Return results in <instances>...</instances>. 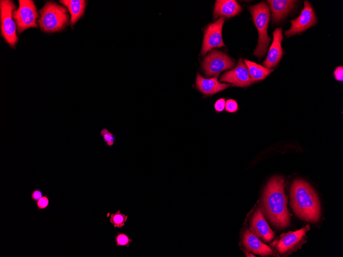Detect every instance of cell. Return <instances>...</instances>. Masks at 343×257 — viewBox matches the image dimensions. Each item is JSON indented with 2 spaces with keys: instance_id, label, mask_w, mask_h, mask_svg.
I'll return each instance as SVG.
<instances>
[{
  "instance_id": "obj_1",
  "label": "cell",
  "mask_w": 343,
  "mask_h": 257,
  "mask_svg": "<svg viewBox=\"0 0 343 257\" xmlns=\"http://www.w3.org/2000/svg\"><path fill=\"white\" fill-rule=\"evenodd\" d=\"M284 187V180L282 177H272L267 183L262 198V212L270 222L279 229L286 228L290 223Z\"/></svg>"
},
{
  "instance_id": "obj_2",
  "label": "cell",
  "mask_w": 343,
  "mask_h": 257,
  "mask_svg": "<svg viewBox=\"0 0 343 257\" xmlns=\"http://www.w3.org/2000/svg\"><path fill=\"white\" fill-rule=\"evenodd\" d=\"M291 205L300 219L310 222H317L320 217L318 197L312 187L306 181L296 180L292 184Z\"/></svg>"
},
{
  "instance_id": "obj_3",
  "label": "cell",
  "mask_w": 343,
  "mask_h": 257,
  "mask_svg": "<svg viewBox=\"0 0 343 257\" xmlns=\"http://www.w3.org/2000/svg\"><path fill=\"white\" fill-rule=\"evenodd\" d=\"M40 12L41 16L37 23L44 32L52 33L61 31L68 24L69 16L65 6L48 2Z\"/></svg>"
},
{
  "instance_id": "obj_4",
  "label": "cell",
  "mask_w": 343,
  "mask_h": 257,
  "mask_svg": "<svg viewBox=\"0 0 343 257\" xmlns=\"http://www.w3.org/2000/svg\"><path fill=\"white\" fill-rule=\"evenodd\" d=\"M249 9L259 34L258 44L253 54L261 57L266 53L271 40L267 32L270 19V10L264 2L251 6Z\"/></svg>"
},
{
  "instance_id": "obj_5",
  "label": "cell",
  "mask_w": 343,
  "mask_h": 257,
  "mask_svg": "<svg viewBox=\"0 0 343 257\" xmlns=\"http://www.w3.org/2000/svg\"><path fill=\"white\" fill-rule=\"evenodd\" d=\"M16 9V7L13 1H1V32L3 38L12 47L15 46L18 41L16 26L12 16L13 12Z\"/></svg>"
},
{
  "instance_id": "obj_6",
  "label": "cell",
  "mask_w": 343,
  "mask_h": 257,
  "mask_svg": "<svg viewBox=\"0 0 343 257\" xmlns=\"http://www.w3.org/2000/svg\"><path fill=\"white\" fill-rule=\"evenodd\" d=\"M19 7L13 12V18L17 25V32L20 34L30 28H37L39 14L33 1L20 0Z\"/></svg>"
},
{
  "instance_id": "obj_7",
  "label": "cell",
  "mask_w": 343,
  "mask_h": 257,
  "mask_svg": "<svg viewBox=\"0 0 343 257\" xmlns=\"http://www.w3.org/2000/svg\"><path fill=\"white\" fill-rule=\"evenodd\" d=\"M310 229L309 225L294 231L283 233L280 239L274 243L278 253L288 255L299 248L306 240V233Z\"/></svg>"
},
{
  "instance_id": "obj_8",
  "label": "cell",
  "mask_w": 343,
  "mask_h": 257,
  "mask_svg": "<svg viewBox=\"0 0 343 257\" xmlns=\"http://www.w3.org/2000/svg\"><path fill=\"white\" fill-rule=\"evenodd\" d=\"M235 66L233 58L226 54L214 51L208 54L202 62V67L207 76L218 75L220 72Z\"/></svg>"
},
{
  "instance_id": "obj_9",
  "label": "cell",
  "mask_w": 343,
  "mask_h": 257,
  "mask_svg": "<svg viewBox=\"0 0 343 257\" xmlns=\"http://www.w3.org/2000/svg\"><path fill=\"white\" fill-rule=\"evenodd\" d=\"M225 17H220L215 22L208 25L204 30L201 53L205 55L214 48L225 47L222 37V29Z\"/></svg>"
},
{
  "instance_id": "obj_10",
  "label": "cell",
  "mask_w": 343,
  "mask_h": 257,
  "mask_svg": "<svg viewBox=\"0 0 343 257\" xmlns=\"http://www.w3.org/2000/svg\"><path fill=\"white\" fill-rule=\"evenodd\" d=\"M316 22V16L312 5L306 1L300 15L296 19L291 20V26L284 32V34L290 37L300 33L314 25Z\"/></svg>"
},
{
  "instance_id": "obj_11",
  "label": "cell",
  "mask_w": 343,
  "mask_h": 257,
  "mask_svg": "<svg viewBox=\"0 0 343 257\" xmlns=\"http://www.w3.org/2000/svg\"><path fill=\"white\" fill-rule=\"evenodd\" d=\"M220 81L228 82L236 86L243 87L253 83L247 68L241 58L239 60L236 67L222 75Z\"/></svg>"
},
{
  "instance_id": "obj_12",
  "label": "cell",
  "mask_w": 343,
  "mask_h": 257,
  "mask_svg": "<svg viewBox=\"0 0 343 257\" xmlns=\"http://www.w3.org/2000/svg\"><path fill=\"white\" fill-rule=\"evenodd\" d=\"M250 230L259 239L270 242L274 238V233L263 216L261 208L255 212L251 222Z\"/></svg>"
},
{
  "instance_id": "obj_13",
  "label": "cell",
  "mask_w": 343,
  "mask_h": 257,
  "mask_svg": "<svg viewBox=\"0 0 343 257\" xmlns=\"http://www.w3.org/2000/svg\"><path fill=\"white\" fill-rule=\"evenodd\" d=\"M273 41L270 46L266 59L263 62L264 66L270 69L275 67L283 55L281 41L283 38L281 28H277L273 33Z\"/></svg>"
},
{
  "instance_id": "obj_14",
  "label": "cell",
  "mask_w": 343,
  "mask_h": 257,
  "mask_svg": "<svg viewBox=\"0 0 343 257\" xmlns=\"http://www.w3.org/2000/svg\"><path fill=\"white\" fill-rule=\"evenodd\" d=\"M242 242L246 249L256 254L261 256H268L274 253L273 249L270 246L263 243L248 229H246L243 234Z\"/></svg>"
},
{
  "instance_id": "obj_15",
  "label": "cell",
  "mask_w": 343,
  "mask_h": 257,
  "mask_svg": "<svg viewBox=\"0 0 343 257\" xmlns=\"http://www.w3.org/2000/svg\"><path fill=\"white\" fill-rule=\"evenodd\" d=\"M197 88L205 95H212L222 91L230 86V84L220 83L218 75L211 78H204L199 73L196 77Z\"/></svg>"
},
{
  "instance_id": "obj_16",
  "label": "cell",
  "mask_w": 343,
  "mask_h": 257,
  "mask_svg": "<svg viewBox=\"0 0 343 257\" xmlns=\"http://www.w3.org/2000/svg\"><path fill=\"white\" fill-rule=\"evenodd\" d=\"M272 14V21L277 23L282 20L294 8L297 1L292 0L267 1Z\"/></svg>"
},
{
  "instance_id": "obj_17",
  "label": "cell",
  "mask_w": 343,
  "mask_h": 257,
  "mask_svg": "<svg viewBox=\"0 0 343 257\" xmlns=\"http://www.w3.org/2000/svg\"><path fill=\"white\" fill-rule=\"evenodd\" d=\"M242 7L234 0L216 1L214 9V18L219 16L231 17L234 16L242 11Z\"/></svg>"
},
{
  "instance_id": "obj_18",
  "label": "cell",
  "mask_w": 343,
  "mask_h": 257,
  "mask_svg": "<svg viewBox=\"0 0 343 257\" xmlns=\"http://www.w3.org/2000/svg\"><path fill=\"white\" fill-rule=\"evenodd\" d=\"M68 9L70 15V25L73 26L76 22L83 15L86 6V1L84 0L60 1Z\"/></svg>"
},
{
  "instance_id": "obj_19",
  "label": "cell",
  "mask_w": 343,
  "mask_h": 257,
  "mask_svg": "<svg viewBox=\"0 0 343 257\" xmlns=\"http://www.w3.org/2000/svg\"><path fill=\"white\" fill-rule=\"evenodd\" d=\"M244 61L252 83L263 80L274 70L246 60Z\"/></svg>"
},
{
  "instance_id": "obj_20",
  "label": "cell",
  "mask_w": 343,
  "mask_h": 257,
  "mask_svg": "<svg viewBox=\"0 0 343 257\" xmlns=\"http://www.w3.org/2000/svg\"><path fill=\"white\" fill-rule=\"evenodd\" d=\"M127 219L128 216L119 210L115 213H111L109 222L115 228H121L124 226Z\"/></svg>"
},
{
  "instance_id": "obj_21",
  "label": "cell",
  "mask_w": 343,
  "mask_h": 257,
  "mask_svg": "<svg viewBox=\"0 0 343 257\" xmlns=\"http://www.w3.org/2000/svg\"><path fill=\"white\" fill-rule=\"evenodd\" d=\"M100 134L102 137L105 146L110 147L114 145L117 136L114 133L110 132L107 128L102 129L100 132Z\"/></svg>"
},
{
  "instance_id": "obj_22",
  "label": "cell",
  "mask_w": 343,
  "mask_h": 257,
  "mask_svg": "<svg viewBox=\"0 0 343 257\" xmlns=\"http://www.w3.org/2000/svg\"><path fill=\"white\" fill-rule=\"evenodd\" d=\"M116 245L117 246L129 247L132 242V239L124 232H118L115 236Z\"/></svg>"
},
{
  "instance_id": "obj_23",
  "label": "cell",
  "mask_w": 343,
  "mask_h": 257,
  "mask_svg": "<svg viewBox=\"0 0 343 257\" xmlns=\"http://www.w3.org/2000/svg\"><path fill=\"white\" fill-rule=\"evenodd\" d=\"M49 204V200L47 194L43 195L36 202L37 207L39 210L45 209L48 206Z\"/></svg>"
},
{
  "instance_id": "obj_24",
  "label": "cell",
  "mask_w": 343,
  "mask_h": 257,
  "mask_svg": "<svg viewBox=\"0 0 343 257\" xmlns=\"http://www.w3.org/2000/svg\"><path fill=\"white\" fill-rule=\"evenodd\" d=\"M225 110L229 112H235L238 109V104L234 100H228L225 105Z\"/></svg>"
},
{
  "instance_id": "obj_25",
  "label": "cell",
  "mask_w": 343,
  "mask_h": 257,
  "mask_svg": "<svg viewBox=\"0 0 343 257\" xmlns=\"http://www.w3.org/2000/svg\"><path fill=\"white\" fill-rule=\"evenodd\" d=\"M334 75L335 79L338 81L342 82L343 81V68L342 66L337 67L334 72Z\"/></svg>"
},
{
  "instance_id": "obj_26",
  "label": "cell",
  "mask_w": 343,
  "mask_h": 257,
  "mask_svg": "<svg viewBox=\"0 0 343 257\" xmlns=\"http://www.w3.org/2000/svg\"><path fill=\"white\" fill-rule=\"evenodd\" d=\"M225 102L224 98L218 100L215 104V108L217 112H220L223 110L225 108Z\"/></svg>"
},
{
  "instance_id": "obj_27",
  "label": "cell",
  "mask_w": 343,
  "mask_h": 257,
  "mask_svg": "<svg viewBox=\"0 0 343 257\" xmlns=\"http://www.w3.org/2000/svg\"><path fill=\"white\" fill-rule=\"evenodd\" d=\"M43 196L42 191L38 189H35L31 193V199L35 202H37Z\"/></svg>"
}]
</instances>
